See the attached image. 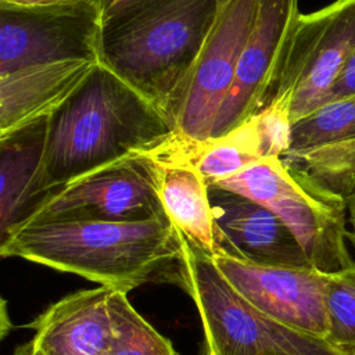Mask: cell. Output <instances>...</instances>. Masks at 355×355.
Returning <instances> with one entry per match:
<instances>
[{"label":"cell","instance_id":"obj_12","mask_svg":"<svg viewBox=\"0 0 355 355\" xmlns=\"http://www.w3.org/2000/svg\"><path fill=\"white\" fill-rule=\"evenodd\" d=\"M282 159L348 202L355 191V94L295 121Z\"/></svg>","mask_w":355,"mask_h":355},{"label":"cell","instance_id":"obj_11","mask_svg":"<svg viewBox=\"0 0 355 355\" xmlns=\"http://www.w3.org/2000/svg\"><path fill=\"white\" fill-rule=\"evenodd\" d=\"M300 14L298 0H259L233 85L219 110L211 137L230 132L262 108Z\"/></svg>","mask_w":355,"mask_h":355},{"label":"cell","instance_id":"obj_22","mask_svg":"<svg viewBox=\"0 0 355 355\" xmlns=\"http://www.w3.org/2000/svg\"><path fill=\"white\" fill-rule=\"evenodd\" d=\"M354 94H355V51L352 53V55L347 61L344 69L341 71L338 79L336 80L331 92H330L327 103L338 100V98L349 97Z\"/></svg>","mask_w":355,"mask_h":355},{"label":"cell","instance_id":"obj_23","mask_svg":"<svg viewBox=\"0 0 355 355\" xmlns=\"http://www.w3.org/2000/svg\"><path fill=\"white\" fill-rule=\"evenodd\" d=\"M80 0H0V10L37 11L75 4Z\"/></svg>","mask_w":355,"mask_h":355},{"label":"cell","instance_id":"obj_15","mask_svg":"<svg viewBox=\"0 0 355 355\" xmlns=\"http://www.w3.org/2000/svg\"><path fill=\"white\" fill-rule=\"evenodd\" d=\"M114 288L98 286L65 295L28 326L44 355H108Z\"/></svg>","mask_w":355,"mask_h":355},{"label":"cell","instance_id":"obj_4","mask_svg":"<svg viewBox=\"0 0 355 355\" xmlns=\"http://www.w3.org/2000/svg\"><path fill=\"white\" fill-rule=\"evenodd\" d=\"M193 300L204 331L202 355H344L247 302L208 255L183 239L176 280Z\"/></svg>","mask_w":355,"mask_h":355},{"label":"cell","instance_id":"obj_13","mask_svg":"<svg viewBox=\"0 0 355 355\" xmlns=\"http://www.w3.org/2000/svg\"><path fill=\"white\" fill-rule=\"evenodd\" d=\"M208 196L216 254L266 266L313 268L297 237L269 208L216 186H208Z\"/></svg>","mask_w":355,"mask_h":355},{"label":"cell","instance_id":"obj_1","mask_svg":"<svg viewBox=\"0 0 355 355\" xmlns=\"http://www.w3.org/2000/svg\"><path fill=\"white\" fill-rule=\"evenodd\" d=\"M183 237L168 216L140 222L44 220L25 223L0 240V255L75 273L129 291L176 280Z\"/></svg>","mask_w":355,"mask_h":355},{"label":"cell","instance_id":"obj_25","mask_svg":"<svg viewBox=\"0 0 355 355\" xmlns=\"http://www.w3.org/2000/svg\"><path fill=\"white\" fill-rule=\"evenodd\" d=\"M347 212H348V222L351 226L347 237H348L349 243L352 244V247L355 248V193H352V196L348 198Z\"/></svg>","mask_w":355,"mask_h":355},{"label":"cell","instance_id":"obj_9","mask_svg":"<svg viewBox=\"0 0 355 355\" xmlns=\"http://www.w3.org/2000/svg\"><path fill=\"white\" fill-rule=\"evenodd\" d=\"M258 3L259 0H222L176 119L175 135L179 139L202 143L211 137L219 110L233 85Z\"/></svg>","mask_w":355,"mask_h":355},{"label":"cell","instance_id":"obj_8","mask_svg":"<svg viewBox=\"0 0 355 355\" xmlns=\"http://www.w3.org/2000/svg\"><path fill=\"white\" fill-rule=\"evenodd\" d=\"M101 15L96 0L37 10H0V76L71 60L98 62Z\"/></svg>","mask_w":355,"mask_h":355},{"label":"cell","instance_id":"obj_10","mask_svg":"<svg viewBox=\"0 0 355 355\" xmlns=\"http://www.w3.org/2000/svg\"><path fill=\"white\" fill-rule=\"evenodd\" d=\"M209 258L226 282L258 311L282 324L326 340V273L313 268L258 265L225 254Z\"/></svg>","mask_w":355,"mask_h":355},{"label":"cell","instance_id":"obj_16","mask_svg":"<svg viewBox=\"0 0 355 355\" xmlns=\"http://www.w3.org/2000/svg\"><path fill=\"white\" fill-rule=\"evenodd\" d=\"M47 119L0 137V240L58 191L44 176Z\"/></svg>","mask_w":355,"mask_h":355},{"label":"cell","instance_id":"obj_17","mask_svg":"<svg viewBox=\"0 0 355 355\" xmlns=\"http://www.w3.org/2000/svg\"><path fill=\"white\" fill-rule=\"evenodd\" d=\"M158 172V193L162 208L193 247L208 257L218 252L208 184L187 158L180 140L173 136L151 150Z\"/></svg>","mask_w":355,"mask_h":355},{"label":"cell","instance_id":"obj_19","mask_svg":"<svg viewBox=\"0 0 355 355\" xmlns=\"http://www.w3.org/2000/svg\"><path fill=\"white\" fill-rule=\"evenodd\" d=\"M111 318L112 336L108 355H178L171 341L132 306L128 291L114 288Z\"/></svg>","mask_w":355,"mask_h":355},{"label":"cell","instance_id":"obj_7","mask_svg":"<svg viewBox=\"0 0 355 355\" xmlns=\"http://www.w3.org/2000/svg\"><path fill=\"white\" fill-rule=\"evenodd\" d=\"M165 216L158 193L157 162L150 150L125 157L68 183L25 223L140 222Z\"/></svg>","mask_w":355,"mask_h":355},{"label":"cell","instance_id":"obj_3","mask_svg":"<svg viewBox=\"0 0 355 355\" xmlns=\"http://www.w3.org/2000/svg\"><path fill=\"white\" fill-rule=\"evenodd\" d=\"M173 133L153 103L98 62L80 89L47 119L46 180L60 191L96 169L161 146Z\"/></svg>","mask_w":355,"mask_h":355},{"label":"cell","instance_id":"obj_24","mask_svg":"<svg viewBox=\"0 0 355 355\" xmlns=\"http://www.w3.org/2000/svg\"><path fill=\"white\" fill-rule=\"evenodd\" d=\"M133 1L136 0H96L101 15V24L114 17L116 12H119L129 4H132Z\"/></svg>","mask_w":355,"mask_h":355},{"label":"cell","instance_id":"obj_2","mask_svg":"<svg viewBox=\"0 0 355 355\" xmlns=\"http://www.w3.org/2000/svg\"><path fill=\"white\" fill-rule=\"evenodd\" d=\"M222 0H136L101 24L98 62L153 103L173 130Z\"/></svg>","mask_w":355,"mask_h":355},{"label":"cell","instance_id":"obj_21","mask_svg":"<svg viewBox=\"0 0 355 355\" xmlns=\"http://www.w3.org/2000/svg\"><path fill=\"white\" fill-rule=\"evenodd\" d=\"M263 158L283 157L291 144L293 119L284 103H270L254 114Z\"/></svg>","mask_w":355,"mask_h":355},{"label":"cell","instance_id":"obj_20","mask_svg":"<svg viewBox=\"0 0 355 355\" xmlns=\"http://www.w3.org/2000/svg\"><path fill=\"white\" fill-rule=\"evenodd\" d=\"M324 308L326 341L344 355H355V262L327 275Z\"/></svg>","mask_w":355,"mask_h":355},{"label":"cell","instance_id":"obj_18","mask_svg":"<svg viewBox=\"0 0 355 355\" xmlns=\"http://www.w3.org/2000/svg\"><path fill=\"white\" fill-rule=\"evenodd\" d=\"M179 140L187 158L208 186L263 159L254 115L219 137H211L202 143Z\"/></svg>","mask_w":355,"mask_h":355},{"label":"cell","instance_id":"obj_26","mask_svg":"<svg viewBox=\"0 0 355 355\" xmlns=\"http://www.w3.org/2000/svg\"><path fill=\"white\" fill-rule=\"evenodd\" d=\"M11 355H44L39 348L37 345L35 344L33 340H29L28 343H24L21 345H18Z\"/></svg>","mask_w":355,"mask_h":355},{"label":"cell","instance_id":"obj_14","mask_svg":"<svg viewBox=\"0 0 355 355\" xmlns=\"http://www.w3.org/2000/svg\"><path fill=\"white\" fill-rule=\"evenodd\" d=\"M98 62L36 64L0 76V137L49 119L86 82Z\"/></svg>","mask_w":355,"mask_h":355},{"label":"cell","instance_id":"obj_6","mask_svg":"<svg viewBox=\"0 0 355 355\" xmlns=\"http://www.w3.org/2000/svg\"><path fill=\"white\" fill-rule=\"evenodd\" d=\"M354 51L355 0H334L320 10L300 14L262 108L275 101L284 103L293 123L315 111L327 103Z\"/></svg>","mask_w":355,"mask_h":355},{"label":"cell","instance_id":"obj_27","mask_svg":"<svg viewBox=\"0 0 355 355\" xmlns=\"http://www.w3.org/2000/svg\"><path fill=\"white\" fill-rule=\"evenodd\" d=\"M354 193H355V191H354Z\"/></svg>","mask_w":355,"mask_h":355},{"label":"cell","instance_id":"obj_5","mask_svg":"<svg viewBox=\"0 0 355 355\" xmlns=\"http://www.w3.org/2000/svg\"><path fill=\"white\" fill-rule=\"evenodd\" d=\"M269 208L293 232L312 266L334 273L354 263L347 247V201L280 157L263 158L214 184Z\"/></svg>","mask_w":355,"mask_h":355}]
</instances>
